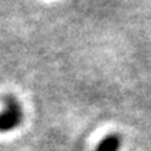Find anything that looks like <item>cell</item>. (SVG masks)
Instances as JSON below:
<instances>
[{"label": "cell", "instance_id": "cell-2", "mask_svg": "<svg viewBox=\"0 0 151 151\" xmlns=\"http://www.w3.org/2000/svg\"><path fill=\"white\" fill-rule=\"evenodd\" d=\"M120 147V137L118 134H108L98 144L95 151H118Z\"/></svg>", "mask_w": 151, "mask_h": 151}, {"label": "cell", "instance_id": "cell-1", "mask_svg": "<svg viewBox=\"0 0 151 151\" xmlns=\"http://www.w3.org/2000/svg\"><path fill=\"white\" fill-rule=\"evenodd\" d=\"M22 111L17 99L11 95L4 97V111L0 113V132H11L21 123Z\"/></svg>", "mask_w": 151, "mask_h": 151}]
</instances>
